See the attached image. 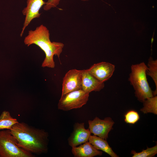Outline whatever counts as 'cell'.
Returning a JSON list of instances; mask_svg holds the SVG:
<instances>
[{
    "label": "cell",
    "mask_w": 157,
    "mask_h": 157,
    "mask_svg": "<svg viewBox=\"0 0 157 157\" xmlns=\"http://www.w3.org/2000/svg\"><path fill=\"white\" fill-rule=\"evenodd\" d=\"M10 130L16 139L17 145L23 149L37 155L47 152L49 134L44 130L23 122L14 124Z\"/></svg>",
    "instance_id": "1"
},
{
    "label": "cell",
    "mask_w": 157,
    "mask_h": 157,
    "mask_svg": "<svg viewBox=\"0 0 157 157\" xmlns=\"http://www.w3.org/2000/svg\"><path fill=\"white\" fill-rule=\"evenodd\" d=\"M24 42L28 47L32 44L37 45L44 52L45 57L42 65L43 67L54 68L55 63L53 56H57L59 58L64 47L62 43L51 41L49 31L43 24L33 30L29 31Z\"/></svg>",
    "instance_id": "2"
},
{
    "label": "cell",
    "mask_w": 157,
    "mask_h": 157,
    "mask_svg": "<svg viewBox=\"0 0 157 157\" xmlns=\"http://www.w3.org/2000/svg\"><path fill=\"white\" fill-rule=\"evenodd\" d=\"M147 67L143 62L131 65L129 80L135 90V96L140 101L154 96L147 81Z\"/></svg>",
    "instance_id": "3"
},
{
    "label": "cell",
    "mask_w": 157,
    "mask_h": 157,
    "mask_svg": "<svg viewBox=\"0 0 157 157\" xmlns=\"http://www.w3.org/2000/svg\"><path fill=\"white\" fill-rule=\"evenodd\" d=\"M10 130L0 131V157H33L32 153L19 147Z\"/></svg>",
    "instance_id": "4"
},
{
    "label": "cell",
    "mask_w": 157,
    "mask_h": 157,
    "mask_svg": "<svg viewBox=\"0 0 157 157\" xmlns=\"http://www.w3.org/2000/svg\"><path fill=\"white\" fill-rule=\"evenodd\" d=\"M89 94L81 89L62 95L58 104V108L66 111L81 108L87 102Z\"/></svg>",
    "instance_id": "5"
},
{
    "label": "cell",
    "mask_w": 157,
    "mask_h": 157,
    "mask_svg": "<svg viewBox=\"0 0 157 157\" xmlns=\"http://www.w3.org/2000/svg\"><path fill=\"white\" fill-rule=\"evenodd\" d=\"M89 129L91 133L102 138L106 140L114 124L110 117L101 119L96 117L93 120L88 121Z\"/></svg>",
    "instance_id": "6"
},
{
    "label": "cell",
    "mask_w": 157,
    "mask_h": 157,
    "mask_svg": "<svg viewBox=\"0 0 157 157\" xmlns=\"http://www.w3.org/2000/svg\"><path fill=\"white\" fill-rule=\"evenodd\" d=\"M43 0H26V6L22 11L25 16L20 36L22 37L26 28L33 19L40 17L41 14L39 11L41 8L45 4Z\"/></svg>",
    "instance_id": "7"
},
{
    "label": "cell",
    "mask_w": 157,
    "mask_h": 157,
    "mask_svg": "<svg viewBox=\"0 0 157 157\" xmlns=\"http://www.w3.org/2000/svg\"><path fill=\"white\" fill-rule=\"evenodd\" d=\"M82 72L73 69L67 72L63 79L62 95L81 89Z\"/></svg>",
    "instance_id": "8"
},
{
    "label": "cell",
    "mask_w": 157,
    "mask_h": 157,
    "mask_svg": "<svg viewBox=\"0 0 157 157\" xmlns=\"http://www.w3.org/2000/svg\"><path fill=\"white\" fill-rule=\"evenodd\" d=\"M115 68V65L111 63L102 62L94 64L87 69L97 79L104 83L112 76Z\"/></svg>",
    "instance_id": "9"
},
{
    "label": "cell",
    "mask_w": 157,
    "mask_h": 157,
    "mask_svg": "<svg viewBox=\"0 0 157 157\" xmlns=\"http://www.w3.org/2000/svg\"><path fill=\"white\" fill-rule=\"evenodd\" d=\"M91 133L89 129L85 128L84 123H76L74 125L73 131L68 139V144L72 147L88 141Z\"/></svg>",
    "instance_id": "10"
},
{
    "label": "cell",
    "mask_w": 157,
    "mask_h": 157,
    "mask_svg": "<svg viewBox=\"0 0 157 157\" xmlns=\"http://www.w3.org/2000/svg\"><path fill=\"white\" fill-rule=\"evenodd\" d=\"M104 87V83L97 79L87 69L83 70L81 89L90 93L93 91H99Z\"/></svg>",
    "instance_id": "11"
},
{
    "label": "cell",
    "mask_w": 157,
    "mask_h": 157,
    "mask_svg": "<svg viewBox=\"0 0 157 157\" xmlns=\"http://www.w3.org/2000/svg\"><path fill=\"white\" fill-rule=\"evenodd\" d=\"M72 152L76 157H93L102 154V151L95 148L88 141L78 147H72Z\"/></svg>",
    "instance_id": "12"
},
{
    "label": "cell",
    "mask_w": 157,
    "mask_h": 157,
    "mask_svg": "<svg viewBox=\"0 0 157 157\" xmlns=\"http://www.w3.org/2000/svg\"><path fill=\"white\" fill-rule=\"evenodd\" d=\"M88 141L97 149L105 152L111 157H118L113 151L106 140L94 135H90Z\"/></svg>",
    "instance_id": "13"
},
{
    "label": "cell",
    "mask_w": 157,
    "mask_h": 157,
    "mask_svg": "<svg viewBox=\"0 0 157 157\" xmlns=\"http://www.w3.org/2000/svg\"><path fill=\"white\" fill-rule=\"evenodd\" d=\"M19 122L17 119L11 116L9 111H4L0 115V130H10L13 125Z\"/></svg>",
    "instance_id": "14"
},
{
    "label": "cell",
    "mask_w": 157,
    "mask_h": 157,
    "mask_svg": "<svg viewBox=\"0 0 157 157\" xmlns=\"http://www.w3.org/2000/svg\"><path fill=\"white\" fill-rule=\"evenodd\" d=\"M143 103V107L140 111L144 114L151 113L157 114V96L146 99Z\"/></svg>",
    "instance_id": "15"
},
{
    "label": "cell",
    "mask_w": 157,
    "mask_h": 157,
    "mask_svg": "<svg viewBox=\"0 0 157 157\" xmlns=\"http://www.w3.org/2000/svg\"><path fill=\"white\" fill-rule=\"evenodd\" d=\"M147 69L146 74L150 76L154 81L156 87V89L153 92L154 96L157 93V60H154L150 57L148 60Z\"/></svg>",
    "instance_id": "16"
},
{
    "label": "cell",
    "mask_w": 157,
    "mask_h": 157,
    "mask_svg": "<svg viewBox=\"0 0 157 157\" xmlns=\"http://www.w3.org/2000/svg\"><path fill=\"white\" fill-rule=\"evenodd\" d=\"M157 153V145L152 147L143 149L141 151L137 152L133 150L131 151L133 157H152L154 156Z\"/></svg>",
    "instance_id": "17"
},
{
    "label": "cell",
    "mask_w": 157,
    "mask_h": 157,
    "mask_svg": "<svg viewBox=\"0 0 157 157\" xmlns=\"http://www.w3.org/2000/svg\"><path fill=\"white\" fill-rule=\"evenodd\" d=\"M140 118L138 112L132 110L128 111L125 114L124 120L126 123L134 124L139 120Z\"/></svg>",
    "instance_id": "18"
},
{
    "label": "cell",
    "mask_w": 157,
    "mask_h": 157,
    "mask_svg": "<svg viewBox=\"0 0 157 157\" xmlns=\"http://www.w3.org/2000/svg\"><path fill=\"white\" fill-rule=\"evenodd\" d=\"M61 0H48L44 5V10L48 11L51 8L56 7L59 3Z\"/></svg>",
    "instance_id": "19"
},
{
    "label": "cell",
    "mask_w": 157,
    "mask_h": 157,
    "mask_svg": "<svg viewBox=\"0 0 157 157\" xmlns=\"http://www.w3.org/2000/svg\"><path fill=\"white\" fill-rule=\"evenodd\" d=\"M81 1H88L89 0H81Z\"/></svg>",
    "instance_id": "20"
}]
</instances>
